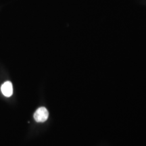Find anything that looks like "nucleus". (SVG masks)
Wrapping results in <instances>:
<instances>
[{
    "instance_id": "nucleus-1",
    "label": "nucleus",
    "mask_w": 146,
    "mask_h": 146,
    "mask_svg": "<svg viewBox=\"0 0 146 146\" xmlns=\"http://www.w3.org/2000/svg\"><path fill=\"white\" fill-rule=\"evenodd\" d=\"M49 112L45 107H41L36 110L34 114V118L38 123H43L48 118Z\"/></svg>"
},
{
    "instance_id": "nucleus-2",
    "label": "nucleus",
    "mask_w": 146,
    "mask_h": 146,
    "mask_svg": "<svg viewBox=\"0 0 146 146\" xmlns=\"http://www.w3.org/2000/svg\"><path fill=\"white\" fill-rule=\"evenodd\" d=\"M1 90L2 94L4 95L5 97L12 96V94H13V87H12V83L10 81L5 82V83L1 85Z\"/></svg>"
}]
</instances>
